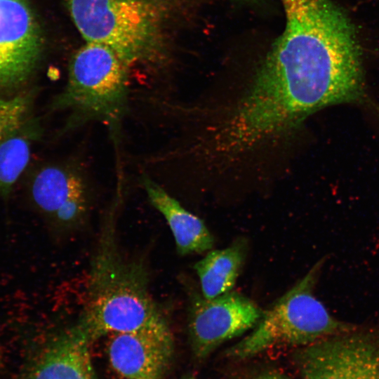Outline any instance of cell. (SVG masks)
Masks as SVG:
<instances>
[{
  "instance_id": "20",
  "label": "cell",
  "mask_w": 379,
  "mask_h": 379,
  "mask_svg": "<svg viewBox=\"0 0 379 379\" xmlns=\"http://www.w3.org/2000/svg\"><path fill=\"white\" fill-rule=\"evenodd\" d=\"M185 379H195V378H185Z\"/></svg>"
},
{
  "instance_id": "4",
  "label": "cell",
  "mask_w": 379,
  "mask_h": 379,
  "mask_svg": "<svg viewBox=\"0 0 379 379\" xmlns=\"http://www.w3.org/2000/svg\"><path fill=\"white\" fill-rule=\"evenodd\" d=\"M324 258L319 260L262 314L252 331L227 354L237 359L279 347H302L357 327L340 321L314 295Z\"/></svg>"
},
{
  "instance_id": "1",
  "label": "cell",
  "mask_w": 379,
  "mask_h": 379,
  "mask_svg": "<svg viewBox=\"0 0 379 379\" xmlns=\"http://www.w3.org/2000/svg\"><path fill=\"white\" fill-rule=\"evenodd\" d=\"M285 25L251 79L260 100L302 124L326 107L361 101V50L354 25L329 0H280Z\"/></svg>"
},
{
  "instance_id": "9",
  "label": "cell",
  "mask_w": 379,
  "mask_h": 379,
  "mask_svg": "<svg viewBox=\"0 0 379 379\" xmlns=\"http://www.w3.org/2000/svg\"><path fill=\"white\" fill-rule=\"evenodd\" d=\"M29 192L35 206L60 229H75L86 218L87 189L75 170L56 165L43 167L33 176Z\"/></svg>"
},
{
  "instance_id": "2",
  "label": "cell",
  "mask_w": 379,
  "mask_h": 379,
  "mask_svg": "<svg viewBox=\"0 0 379 379\" xmlns=\"http://www.w3.org/2000/svg\"><path fill=\"white\" fill-rule=\"evenodd\" d=\"M161 315L149 291L145 266L122 255L114 225L109 221L93 259L85 305L76 326L92 342L136 329Z\"/></svg>"
},
{
  "instance_id": "6",
  "label": "cell",
  "mask_w": 379,
  "mask_h": 379,
  "mask_svg": "<svg viewBox=\"0 0 379 379\" xmlns=\"http://www.w3.org/2000/svg\"><path fill=\"white\" fill-rule=\"evenodd\" d=\"M262 312L235 291L211 299L194 293L188 307V332L194 356L204 359L225 342L253 329Z\"/></svg>"
},
{
  "instance_id": "10",
  "label": "cell",
  "mask_w": 379,
  "mask_h": 379,
  "mask_svg": "<svg viewBox=\"0 0 379 379\" xmlns=\"http://www.w3.org/2000/svg\"><path fill=\"white\" fill-rule=\"evenodd\" d=\"M91 341L76 325L53 338L23 379H97Z\"/></svg>"
},
{
  "instance_id": "5",
  "label": "cell",
  "mask_w": 379,
  "mask_h": 379,
  "mask_svg": "<svg viewBox=\"0 0 379 379\" xmlns=\"http://www.w3.org/2000/svg\"><path fill=\"white\" fill-rule=\"evenodd\" d=\"M129 67L110 47L86 42L72 57L67 84L54 109L70 112L74 121H115L126 103Z\"/></svg>"
},
{
  "instance_id": "19",
  "label": "cell",
  "mask_w": 379,
  "mask_h": 379,
  "mask_svg": "<svg viewBox=\"0 0 379 379\" xmlns=\"http://www.w3.org/2000/svg\"><path fill=\"white\" fill-rule=\"evenodd\" d=\"M241 1H255V0H241Z\"/></svg>"
},
{
  "instance_id": "8",
  "label": "cell",
  "mask_w": 379,
  "mask_h": 379,
  "mask_svg": "<svg viewBox=\"0 0 379 379\" xmlns=\"http://www.w3.org/2000/svg\"><path fill=\"white\" fill-rule=\"evenodd\" d=\"M174 349L169 325L163 315L136 329L113 334L107 347L112 368L126 379H159Z\"/></svg>"
},
{
  "instance_id": "16",
  "label": "cell",
  "mask_w": 379,
  "mask_h": 379,
  "mask_svg": "<svg viewBox=\"0 0 379 379\" xmlns=\"http://www.w3.org/2000/svg\"><path fill=\"white\" fill-rule=\"evenodd\" d=\"M33 94L22 93L17 95H0V142L32 117Z\"/></svg>"
},
{
  "instance_id": "11",
  "label": "cell",
  "mask_w": 379,
  "mask_h": 379,
  "mask_svg": "<svg viewBox=\"0 0 379 379\" xmlns=\"http://www.w3.org/2000/svg\"><path fill=\"white\" fill-rule=\"evenodd\" d=\"M359 326L300 347L295 361L301 379H351Z\"/></svg>"
},
{
  "instance_id": "12",
  "label": "cell",
  "mask_w": 379,
  "mask_h": 379,
  "mask_svg": "<svg viewBox=\"0 0 379 379\" xmlns=\"http://www.w3.org/2000/svg\"><path fill=\"white\" fill-rule=\"evenodd\" d=\"M141 181L150 203L166 220L179 254L201 253L213 248V237L199 218L149 177L143 175Z\"/></svg>"
},
{
  "instance_id": "13",
  "label": "cell",
  "mask_w": 379,
  "mask_h": 379,
  "mask_svg": "<svg viewBox=\"0 0 379 379\" xmlns=\"http://www.w3.org/2000/svg\"><path fill=\"white\" fill-rule=\"evenodd\" d=\"M247 241L239 238L227 248L210 251L194 265L202 295L213 298L232 291L244 264Z\"/></svg>"
},
{
  "instance_id": "3",
  "label": "cell",
  "mask_w": 379,
  "mask_h": 379,
  "mask_svg": "<svg viewBox=\"0 0 379 379\" xmlns=\"http://www.w3.org/2000/svg\"><path fill=\"white\" fill-rule=\"evenodd\" d=\"M86 42L112 48L130 67L161 54L167 15L164 0H66Z\"/></svg>"
},
{
  "instance_id": "15",
  "label": "cell",
  "mask_w": 379,
  "mask_h": 379,
  "mask_svg": "<svg viewBox=\"0 0 379 379\" xmlns=\"http://www.w3.org/2000/svg\"><path fill=\"white\" fill-rule=\"evenodd\" d=\"M356 360L351 379H379V331L359 327Z\"/></svg>"
},
{
  "instance_id": "18",
  "label": "cell",
  "mask_w": 379,
  "mask_h": 379,
  "mask_svg": "<svg viewBox=\"0 0 379 379\" xmlns=\"http://www.w3.org/2000/svg\"><path fill=\"white\" fill-rule=\"evenodd\" d=\"M1 362H2V355H1V348H0V366L1 365Z\"/></svg>"
},
{
  "instance_id": "7",
  "label": "cell",
  "mask_w": 379,
  "mask_h": 379,
  "mask_svg": "<svg viewBox=\"0 0 379 379\" xmlns=\"http://www.w3.org/2000/svg\"><path fill=\"white\" fill-rule=\"evenodd\" d=\"M41 51V29L29 0H0V95L31 78Z\"/></svg>"
},
{
  "instance_id": "14",
  "label": "cell",
  "mask_w": 379,
  "mask_h": 379,
  "mask_svg": "<svg viewBox=\"0 0 379 379\" xmlns=\"http://www.w3.org/2000/svg\"><path fill=\"white\" fill-rule=\"evenodd\" d=\"M40 134L33 117L0 142V197L12 192L31 157L32 148Z\"/></svg>"
},
{
  "instance_id": "17",
  "label": "cell",
  "mask_w": 379,
  "mask_h": 379,
  "mask_svg": "<svg viewBox=\"0 0 379 379\" xmlns=\"http://www.w3.org/2000/svg\"><path fill=\"white\" fill-rule=\"evenodd\" d=\"M251 379H288L283 375L276 372H265L257 375Z\"/></svg>"
}]
</instances>
